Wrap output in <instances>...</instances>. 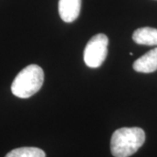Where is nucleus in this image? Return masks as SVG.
<instances>
[{
	"mask_svg": "<svg viewBox=\"0 0 157 157\" xmlns=\"http://www.w3.org/2000/svg\"><path fill=\"white\" fill-rule=\"evenodd\" d=\"M145 132L140 128H121L114 131L111 138V152L114 157H129L143 145Z\"/></svg>",
	"mask_w": 157,
	"mask_h": 157,
	"instance_id": "obj_1",
	"label": "nucleus"
},
{
	"mask_svg": "<svg viewBox=\"0 0 157 157\" xmlns=\"http://www.w3.org/2000/svg\"><path fill=\"white\" fill-rule=\"evenodd\" d=\"M43 82V69L38 65H29L14 78L11 84V93L18 98L27 99L39 92Z\"/></svg>",
	"mask_w": 157,
	"mask_h": 157,
	"instance_id": "obj_2",
	"label": "nucleus"
},
{
	"mask_svg": "<svg viewBox=\"0 0 157 157\" xmlns=\"http://www.w3.org/2000/svg\"><path fill=\"white\" fill-rule=\"evenodd\" d=\"M108 38L107 35L99 33L94 35L87 42L84 51V61L91 68L100 67L107 55Z\"/></svg>",
	"mask_w": 157,
	"mask_h": 157,
	"instance_id": "obj_3",
	"label": "nucleus"
},
{
	"mask_svg": "<svg viewBox=\"0 0 157 157\" xmlns=\"http://www.w3.org/2000/svg\"><path fill=\"white\" fill-rule=\"evenodd\" d=\"M81 9V0H59V13L66 23H72L78 18Z\"/></svg>",
	"mask_w": 157,
	"mask_h": 157,
	"instance_id": "obj_4",
	"label": "nucleus"
},
{
	"mask_svg": "<svg viewBox=\"0 0 157 157\" xmlns=\"http://www.w3.org/2000/svg\"><path fill=\"white\" fill-rule=\"evenodd\" d=\"M134 70L138 73H150L157 70V47L140 57L133 64Z\"/></svg>",
	"mask_w": 157,
	"mask_h": 157,
	"instance_id": "obj_5",
	"label": "nucleus"
},
{
	"mask_svg": "<svg viewBox=\"0 0 157 157\" xmlns=\"http://www.w3.org/2000/svg\"><path fill=\"white\" fill-rule=\"evenodd\" d=\"M132 38L139 45H157V29L141 27L135 30Z\"/></svg>",
	"mask_w": 157,
	"mask_h": 157,
	"instance_id": "obj_6",
	"label": "nucleus"
},
{
	"mask_svg": "<svg viewBox=\"0 0 157 157\" xmlns=\"http://www.w3.org/2000/svg\"><path fill=\"white\" fill-rule=\"evenodd\" d=\"M6 157H45V153L38 147H24L11 150Z\"/></svg>",
	"mask_w": 157,
	"mask_h": 157,
	"instance_id": "obj_7",
	"label": "nucleus"
}]
</instances>
